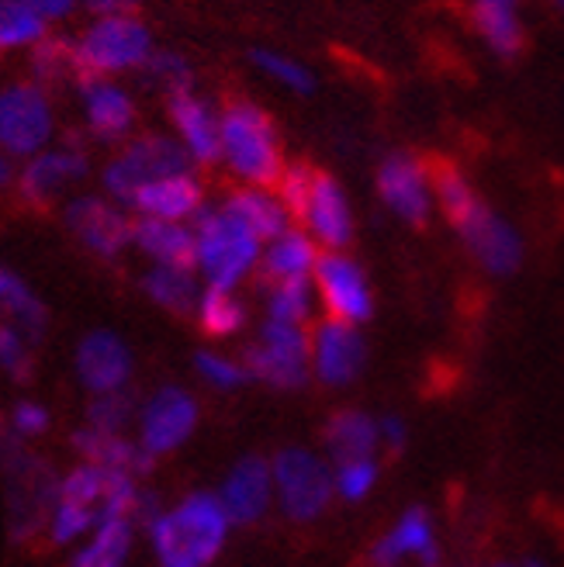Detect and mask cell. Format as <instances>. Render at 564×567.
<instances>
[{"mask_svg": "<svg viewBox=\"0 0 564 567\" xmlns=\"http://www.w3.org/2000/svg\"><path fill=\"white\" fill-rule=\"evenodd\" d=\"M375 187L381 205L402 218L406 225H427L437 205V190H433V169L412 153H388L378 163Z\"/></svg>", "mask_w": 564, "mask_h": 567, "instance_id": "11", "label": "cell"}, {"mask_svg": "<svg viewBox=\"0 0 564 567\" xmlns=\"http://www.w3.org/2000/svg\"><path fill=\"white\" fill-rule=\"evenodd\" d=\"M229 523L218 495L197 492L184 498L150 526L160 567H208L225 544Z\"/></svg>", "mask_w": 564, "mask_h": 567, "instance_id": "3", "label": "cell"}, {"mask_svg": "<svg viewBox=\"0 0 564 567\" xmlns=\"http://www.w3.org/2000/svg\"><path fill=\"white\" fill-rule=\"evenodd\" d=\"M66 225L83 246L98 252V257H119L132 243V221L111 202H104V197H91V194L76 197L66 208Z\"/></svg>", "mask_w": 564, "mask_h": 567, "instance_id": "17", "label": "cell"}, {"mask_svg": "<svg viewBox=\"0 0 564 567\" xmlns=\"http://www.w3.org/2000/svg\"><path fill=\"white\" fill-rule=\"evenodd\" d=\"M378 430H381V443L388 446L391 457H399L406 446V422L399 415H384V419H378Z\"/></svg>", "mask_w": 564, "mask_h": 567, "instance_id": "46", "label": "cell"}, {"mask_svg": "<svg viewBox=\"0 0 564 567\" xmlns=\"http://www.w3.org/2000/svg\"><path fill=\"white\" fill-rule=\"evenodd\" d=\"M11 181V166H8V159L4 156H0V187H4Z\"/></svg>", "mask_w": 564, "mask_h": 567, "instance_id": "50", "label": "cell"}, {"mask_svg": "<svg viewBox=\"0 0 564 567\" xmlns=\"http://www.w3.org/2000/svg\"><path fill=\"white\" fill-rule=\"evenodd\" d=\"M11 425H14V430H18L21 436H39V433L49 430V412H45L39 402H21V405L14 409Z\"/></svg>", "mask_w": 564, "mask_h": 567, "instance_id": "45", "label": "cell"}, {"mask_svg": "<svg viewBox=\"0 0 564 567\" xmlns=\"http://www.w3.org/2000/svg\"><path fill=\"white\" fill-rule=\"evenodd\" d=\"M76 374L94 394L119 391L132 374V353L115 332H91L76 347Z\"/></svg>", "mask_w": 564, "mask_h": 567, "instance_id": "20", "label": "cell"}, {"mask_svg": "<svg viewBox=\"0 0 564 567\" xmlns=\"http://www.w3.org/2000/svg\"><path fill=\"white\" fill-rule=\"evenodd\" d=\"M60 488L63 485L55 481V471L35 453H18L4 467V498L14 540H32L45 523H52Z\"/></svg>", "mask_w": 564, "mask_h": 567, "instance_id": "7", "label": "cell"}, {"mask_svg": "<svg viewBox=\"0 0 564 567\" xmlns=\"http://www.w3.org/2000/svg\"><path fill=\"white\" fill-rule=\"evenodd\" d=\"M132 547V519H107L98 526V536L88 550H80L70 567H125Z\"/></svg>", "mask_w": 564, "mask_h": 567, "instance_id": "35", "label": "cell"}, {"mask_svg": "<svg viewBox=\"0 0 564 567\" xmlns=\"http://www.w3.org/2000/svg\"><path fill=\"white\" fill-rule=\"evenodd\" d=\"M194 236H197V267H202L212 288L236 291V284L260 267L264 239L253 236L246 225L222 205L218 208L205 205V212L194 218Z\"/></svg>", "mask_w": 564, "mask_h": 567, "instance_id": "5", "label": "cell"}, {"mask_svg": "<svg viewBox=\"0 0 564 567\" xmlns=\"http://www.w3.org/2000/svg\"><path fill=\"white\" fill-rule=\"evenodd\" d=\"M45 18L35 14L24 0H0V49H18L45 39Z\"/></svg>", "mask_w": 564, "mask_h": 567, "instance_id": "36", "label": "cell"}, {"mask_svg": "<svg viewBox=\"0 0 564 567\" xmlns=\"http://www.w3.org/2000/svg\"><path fill=\"white\" fill-rule=\"evenodd\" d=\"M368 363V343L357 326L326 319L312 329V371L322 384L343 388L360 378Z\"/></svg>", "mask_w": 564, "mask_h": 567, "instance_id": "15", "label": "cell"}, {"mask_svg": "<svg viewBox=\"0 0 564 567\" xmlns=\"http://www.w3.org/2000/svg\"><path fill=\"white\" fill-rule=\"evenodd\" d=\"M316 291L329 311V319H340L350 326L371 322L375 316V295L368 274L357 260H350L343 249H326L316 264Z\"/></svg>", "mask_w": 564, "mask_h": 567, "instance_id": "12", "label": "cell"}, {"mask_svg": "<svg viewBox=\"0 0 564 567\" xmlns=\"http://www.w3.org/2000/svg\"><path fill=\"white\" fill-rule=\"evenodd\" d=\"M225 212H233L253 236H260L264 243L277 239L285 229H291V212L280 202V194H274L270 187H257V184H243L236 190L225 194L222 202Z\"/></svg>", "mask_w": 564, "mask_h": 567, "instance_id": "25", "label": "cell"}, {"mask_svg": "<svg viewBox=\"0 0 564 567\" xmlns=\"http://www.w3.org/2000/svg\"><path fill=\"white\" fill-rule=\"evenodd\" d=\"M222 159L243 184L277 187L288 156L274 118L257 101L236 97L222 107Z\"/></svg>", "mask_w": 564, "mask_h": 567, "instance_id": "4", "label": "cell"}, {"mask_svg": "<svg viewBox=\"0 0 564 567\" xmlns=\"http://www.w3.org/2000/svg\"><path fill=\"white\" fill-rule=\"evenodd\" d=\"M194 367L212 388H222V391H233V388H243L246 381H253L243 363H236L229 357H218V353H208V350L194 357Z\"/></svg>", "mask_w": 564, "mask_h": 567, "instance_id": "44", "label": "cell"}, {"mask_svg": "<svg viewBox=\"0 0 564 567\" xmlns=\"http://www.w3.org/2000/svg\"><path fill=\"white\" fill-rule=\"evenodd\" d=\"M83 177H88V156L80 153V146L66 142V150L39 153L32 163L24 166V174H21V194H24V202L45 205L60 190H66L70 184H76Z\"/></svg>", "mask_w": 564, "mask_h": 567, "instance_id": "22", "label": "cell"}, {"mask_svg": "<svg viewBox=\"0 0 564 567\" xmlns=\"http://www.w3.org/2000/svg\"><path fill=\"white\" fill-rule=\"evenodd\" d=\"M301 229L312 236L322 249H347L353 243V208L343 184L326 169H316L312 190L298 212Z\"/></svg>", "mask_w": 564, "mask_h": 567, "instance_id": "14", "label": "cell"}, {"mask_svg": "<svg viewBox=\"0 0 564 567\" xmlns=\"http://www.w3.org/2000/svg\"><path fill=\"white\" fill-rule=\"evenodd\" d=\"M316 169H319V166L305 163V159H288L285 174H280V181H277V194H280V202L288 205L291 218H298V212H301V205H305L308 190H312Z\"/></svg>", "mask_w": 564, "mask_h": 567, "instance_id": "42", "label": "cell"}, {"mask_svg": "<svg viewBox=\"0 0 564 567\" xmlns=\"http://www.w3.org/2000/svg\"><path fill=\"white\" fill-rule=\"evenodd\" d=\"M197 425V402L184 388H160L143 405V446L150 453H171Z\"/></svg>", "mask_w": 564, "mask_h": 567, "instance_id": "16", "label": "cell"}, {"mask_svg": "<svg viewBox=\"0 0 564 567\" xmlns=\"http://www.w3.org/2000/svg\"><path fill=\"white\" fill-rule=\"evenodd\" d=\"M319 243L308 236L305 229H285L277 239L267 243L264 257H260V280L264 288L267 284H277V280H298V277H312L316 274V264H319Z\"/></svg>", "mask_w": 564, "mask_h": 567, "instance_id": "26", "label": "cell"}, {"mask_svg": "<svg viewBox=\"0 0 564 567\" xmlns=\"http://www.w3.org/2000/svg\"><path fill=\"white\" fill-rule=\"evenodd\" d=\"M312 308H316V284H312V277L267 284V319L305 326L308 319H312Z\"/></svg>", "mask_w": 564, "mask_h": 567, "instance_id": "34", "label": "cell"}, {"mask_svg": "<svg viewBox=\"0 0 564 567\" xmlns=\"http://www.w3.org/2000/svg\"><path fill=\"white\" fill-rule=\"evenodd\" d=\"M520 4L523 0H474V24L499 60H516L523 52L526 35L520 21Z\"/></svg>", "mask_w": 564, "mask_h": 567, "instance_id": "30", "label": "cell"}, {"mask_svg": "<svg viewBox=\"0 0 564 567\" xmlns=\"http://www.w3.org/2000/svg\"><path fill=\"white\" fill-rule=\"evenodd\" d=\"M0 371L14 381H32V350H28V336L14 326L0 322Z\"/></svg>", "mask_w": 564, "mask_h": 567, "instance_id": "41", "label": "cell"}, {"mask_svg": "<svg viewBox=\"0 0 564 567\" xmlns=\"http://www.w3.org/2000/svg\"><path fill=\"white\" fill-rule=\"evenodd\" d=\"M187 169H191V153L184 150V142L171 135H143L129 142V146L104 166V187L111 197L132 205V197L146 184L171 177V174H187Z\"/></svg>", "mask_w": 564, "mask_h": 567, "instance_id": "9", "label": "cell"}, {"mask_svg": "<svg viewBox=\"0 0 564 567\" xmlns=\"http://www.w3.org/2000/svg\"><path fill=\"white\" fill-rule=\"evenodd\" d=\"M135 415V394L132 391H104L91 402L88 409V422L94 430H104V433H122L125 425L132 422Z\"/></svg>", "mask_w": 564, "mask_h": 567, "instance_id": "39", "label": "cell"}, {"mask_svg": "<svg viewBox=\"0 0 564 567\" xmlns=\"http://www.w3.org/2000/svg\"><path fill=\"white\" fill-rule=\"evenodd\" d=\"M153 55V39L150 28L132 18H98L88 35L76 42V60H80V76H107L122 70H143Z\"/></svg>", "mask_w": 564, "mask_h": 567, "instance_id": "8", "label": "cell"}, {"mask_svg": "<svg viewBox=\"0 0 564 567\" xmlns=\"http://www.w3.org/2000/svg\"><path fill=\"white\" fill-rule=\"evenodd\" d=\"M143 73L150 83H156V87H163L166 94L191 91V80H194L187 60H181V55H174V52H153L143 66Z\"/></svg>", "mask_w": 564, "mask_h": 567, "instance_id": "40", "label": "cell"}, {"mask_svg": "<svg viewBox=\"0 0 564 567\" xmlns=\"http://www.w3.org/2000/svg\"><path fill=\"white\" fill-rule=\"evenodd\" d=\"M166 111H171V122L194 163L208 166L222 159V115H215L208 101L194 91H177L166 97Z\"/></svg>", "mask_w": 564, "mask_h": 567, "instance_id": "18", "label": "cell"}, {"mask_svg": "<svg viewBox=\"0 0 564 567\" xmlns=\"http://www.w3.org/2000/svg\"><path fill=\"white\" fill-rule=\"evenodd\" d=\"M52 135V107L32 83H14L0 94V150L11 156H32Z\"/></svg>", "mask_w": 564, "mask_h": 567, "instance_id": "13", "label": "cell"}, {"mask_svg": "<svg viewBox=\"0 0 564 567\" xmlns=\"http://www.w3.org/2000/svg\"><path fill=\"white\" fill-rule=\"evenodd\" d=\"M143 288L160 308L174 311V316H191V311H197V301H202V288H197L194 270H184V267L156 264L143 277Z\"/></svg>", "mask_w": 564, "mask_h": 567, "instance_id": "32", "label": "cell"}, {"mask_svg": "<svg viewBox=\"0 0 564 567\" xmlns=\"http://www.w3.org/2000/svg\"><path fill=\"white\" fill-rule=\"evenodd\" d=\"M422 567H440V560H437V564H422Z\"/></svg>", "mask_w": 564, "mask_h": 567, "instance_id": "52", "label": "cell"}, {"mask_svg": "<svg viewBox=\"0 0 564 567\" xmlns=\"http://www.w3.org/2000/svg\"><path fill=\"white\" fill-rule=\"evenodd\" d=\"M322 446L336 464H350V461H363L375 457V450L381 446V430L378 419H371L360 409H343L332 412L326 430H322Z\"/></svg>", "mask_w": 564, "mask_h": 567, "instance_id": "27", "label": "cell"}, {"mask_svg": "<svg viewBox=\"0 0 564 567\" xmlns=\"http://www.w3.org/2000/svg\"><path fill=\"white\" fill-rule=\"evenodd\" d=\"M249 319V311L243 305V298H236L233 288H208L202 291V301H197V326H202L208 336L215 339H229L236 332H243Z\"/></svg>", "mask_w": 564, "mask_h": 567, "instance_id": "33", "label": "cell"}, {"mask_svg": "<svg viewBox=\"0 0 564 567\" xmlns=\"http://www.w3.org/2000/svg\"><path fill=\"white\" fill-rule=\"evenodd\" d=\"M32 70L39 80L55 83L63 76H80V60H76V42L66 39H39L32 52Z\"/></svg>", "mask_w": 564, "mask_h": 567, "instance_id": "38", "label": "cell"}, {"mask_svg": "<svg viewBox=\"0 0 564 567\" xmlns=\"http://www.w3.org/2000/svg\"><path fill=\"white\" fill-rule=\"evenodd\" d=\"M253 66L264 70L274 83L288 87L295 94H312L316 91V76L308 66H301L298 60L285 52H274V49H253Z\"/></svg>", "mask_w": 564, "mask_h": 567, "instance_id": "37", "label": "cell"}, {"mask_svg": "<svg viewBox=\"0 0 564 567\" xmlns=\"http://www.w3.org/2000/svg\"><path fill=\"white\" fill-rule=\"evenodd\" d=\"M73 446L76 453H83L91 464H101V467H111V471H122V474H132V477H143L153 471V457L146 446H135L129 440H122L119 433H104V430H76L73 433Z\"/></svg>", "mask_w": 564, "mask_h": 567, "instance_id": "29", "label": "cell"}, {"mask_svg": "<svg viewBox=\"0 0 564 567\" xmlns=\"http://www.w3.org/2000/svg\"><path fill=\"white\" fill-rule=\"evenodd\" d=\"M243 367L253 381H264L277 391H298L312 374V332H305V326L267 319L257 343L246 347Z\"/></svg>", "mask_w": 564, "mask_h": 567, "instance_id": "6", "label": "cell"}, {"mask_svg": "<svg viewBox=\"0 0 564 567\" xmlns=\"http://www.w3.org/2000/svg\"><path fill=\"white\" fill-rule=\"evenodd\" d=\"M557 4H561V8H564V0H557Z\"/></svg>", "mask_w": 564, "mask_h": 567, "instance_id": "53", "label": "cell"}, {"mask_svg": "<svg viewBox=\"0 0 564 567\" xmlns=\"http://www.w3.org/2000/svg\"><path fill=\"white\" fill-rule=\"evenodd\" d=\"M526 567H547V564H541V560H526Z\"/></svg>", "mask_w": 564, "mask_h": 567, "instance_id": "51", "label": "cell"}, {"mask_svg": "<svg viewBox=\"0 0 564 567\" xmlns=\"http://www.w3.org/2000/svg\"><path fill=\"white\" fill-rule=\"evenodd\" d=\"M98 18H132L139 11V0H83Z\"/></svg>", "mask_w": 564, "mask_h": 567, "instance_id": "47", "label": "cell"}, {"mask_svg": "<svg viewBox=\"0 0 564 567\" xmlns=\"http://www.w3.org/2000/svg\"><path fill=\"white\" fill-rule=\"evenodd\" d=\"M139 215L146 218H166V221H184L197 218L205 212V187L194 174H171L146 184L132 197Z\"/></svg>", "mask_w": 564, "mask_h": 567, "instance_id": "23", "label": "cell"}, {"mask_svg": "<svg viewBox=\"0 0 564 567\" xmlns=\"http://www.w3.org/2000/svg\"><path fill=\"white\" fill-rule=\"evenodd\" d=\"M402 557H419L422 564H437V540H433V523L427 508H409L388 536L375 544L371 560L378 567H394Z\"/></svg>", "mask_w": 564, "mask_h": 567, "instance_id": "28", "label": "cell"}, {"mask_svg": "<svg viewBox=\"0 0 564 567\" xmlns=\"http://www.w3.org/2000/svg\"><path fill=\"white\" fill-rule=\"evenodd\" d=\"M274 492L288 519L308 523L329 508L336 495V474L312 450L288 446L274 457Z\"/></svg>", "mask_w": 564, "mask_h": 567, "instance_id": "10", "label": "cell"}, {"mask_svg": "<svg viewBox=\"0 0 564 567\" xmlns=\"http://www.w3.org/2000/svg\"><path fill=\"white\" fill-rule=\"evenodd\" d=\"M18 453H24L21 450V433L14 430V425H8L4 419H0V471H4Z\"/></svg>", "mask_w": 564, "mask_h": 567, "instance_id": "48", "label": "cell"}, {"mask_svg": "<svg viewBox=\"0 0 564 567\" xmlns=\"http://www.w3.org/2000/svg\"><path fill=\"white\" fill-rule=\"evenodd\" d=\"M135 502H139V488L132 474L88 464L63 481L60 505H55L49 533L55 544H70L73 536L88 533L91 526H101L107 519H122V516L132 519Z\"/></svg>", "mask_w": 564, "mask_h": 567, "instance_id": "2", "label": "cell"}, {"mask_svg": "<svg viewBox=\"0 0 564 567\" xmlns=\"http://www.w3.org/2000/svg\"><path fill=\"white\" fill-rule=\"evenodd\" d=\"M0 319L28 339H39L45 332V305L8 267H0Z\"/></svg>", "mask_w": 564, "mask_h": 567, "instance_id": "31", "label": "cell"}, {"mask_svg": "<svg viewBox=\"0 0 564 567\" xmlns=\"http://www.w3.org/2000/svg\"><path fill=\"white\" fill-rule=\"evenodd\" d=\"M132 243L163 267H184V270L197 267V236L181 221L143 215L139 221H132Z\"/></svg>", "mask_w": 564, "mask_h": 567, "instance_id": "24", "label": "cell"}, {"mask_svg": "<svg viewBox=\"0 0 564 567\" xmlns=\"http://www.w3.org/2000/svg\"><path fill=\"white\" fill-rule=\"evenodd\" d=\"M502 567H505V564H502Z\"/></svg>", "mask_w": 564, "mask_h": 567, "instance_id": "54", "label": "cell"}, {"mask_svg": "<svg viewBox=\"0 0 564 567\" xmlns=\"http://www.w3.org/2000/svg\"><path fill=\"white\" fill-rule=\"evenodd\" d=\"M270 495H277L274 492V464H267L264 457H243L229 471V477H225L218 498L233 523L249 526L267 513Z\"/></svg>", "mask_w": 564, "mask_h": 567, "instance_id": "19", "label": "cell"}, {"mask_svg": "<svg viewBox=\"0 0 564 567\" xmlns=\"http://www.w3.org/2000/svg\"><path fill=\"white\" fill-rule=\"evenodd\" d=\"M375 481H378L375 457L340 464V467H336V495H343V502H360V498L371 495Z\"/></svg>", "mask_w": 564, "mask_h": 567, "instance_id": "43", "label": "cell"}, {"mask_svg": "<svg viewBox=\"0 0 564 567\" xmlns=\"http://www.w3.org/2000/svg\"><path fill=\"white\" fill-rule=\"evenodd\" d=\"M24 4L32 8L35 14H42V18H63V14L73 11L76 0H24Z\"/></svg>", "mask_w": 564, "mask_h": 567, "instance_id": "49", "label": "cell"}, {"mask_svg": "<svg viewBox=\"0 0 564 567\" xmlns=\"http://www.w3.org/2000/svg\"><path fill=\"white\" fill-rule=\"evenodd\" d=\"M80 83V97H83V111H88V125L101 142H119L132 132L135 125V104L132 97L115 87L104 76H83Z\"/></svg>", "mask_w": 564, "mask_h": 567, "instance_id": "21", "label": "cell"}, {"mask_svg": "<svg viewBox=\"0 0 564 567\" xmlns=\"http://www.w3.org/2000/svg\"><path fill=\"white\" fill-rule=\"evenodd\" d=\"M433 190L437 205L447 215V221L454 225V233L461 243L471 249V257L482 264L489 274H513L523 264V239L502 215H495L478 190L468 184V177L458 166L437 163L433 169Z\"/></svg>", "mask_w": 564, "mask_h": 567, "instance_id": "1", "label": "cell"}]
</instances>
